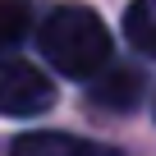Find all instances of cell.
<instances>
[{
  "label": "cell",
  "instance_id": "6da1fadb",
  "mask_svg": "<svg viewBox=\"0 0 156 156\" xmlns=\"http://www.w3.org/2000/svg\"><path fill=\"white\" fill-rule=\"evenodd\" d=\"M37 41H41V55L51 60V69H60L64 78H97L115 51L101 14L87 5H55L46 14Z\"/></svg>",
  "mask_w": 156,
  "mask_h": 156
},
{
  "label": "cell",
  "instance_id": "7a4b0ae2",
  "mask_svg": "<svg viewBox=\"0 0 156 156\" xmlns=\"http://www.w3.org/2000/svg\"><path fill=\"white\" fill-rule=\"evenodd\" d=\"M55 106V87L51 78L28 64V60H0V115H41Z\"/></svg>",
  "mask_w": 156,
  "mask_h": 156
},
{
  "label": "cell",
  "instance_id": "3957f363",
  "mask_svg": "<svg viewBox=\"0 0 156 156\" xmlns=\"http://www.w3.org/2000/svg\"><path fill=\"white\" fill-rule=\"evenodd\" d=\"M92 83V101L101 110H133L138 92H142V73L138 69H101Z\"/></svg>",
  "mask_w": 156,
  "mask_h": 156
},
{
  "label": "cell",
  "instance_id": "277c9868",
  "mask_svg": "<svg viewBox=\"0 0 156 156\" xmlns=\"http://www.w3.org/2000/svg\"><path fill=\"white\" fill-rule=\"evenodd\" d=\"M9 156H115L106 147H92V142H78L69 133H28L14 142Z\"/></svg>",
  "mask_w": 156,
  "mask_h": 156
},
{
  "label": "cell",
  "instance_id": "5b68a950",
  "mask_svg": "<svg viewBox=\"0 0 156 156\" xmlns=\"http://www.w3.org/2000/svg\"><path fill=\"white\" fill-rule=\"evenodd\" d=\"M124 37L133 51L156 60V0H133L124 9Z\"/></svg>",
  "mask_w": 156,
  "mask_h": 156
},
{
  "label": "cell",
  "instance_id": "8992f818",
  "mask_svg": "<svg viewBox=\"0 0 156 156\" xmlns=\"http://www.w3.org/2000/svg\"><path fill=\"white\" fill-rule=\"evenodd\" d=\"M32 23V5L28 0H0V51L14 46Z\"/></svg>",
  "mask_w": 156,
  "mask_h": 156
}]
</instances>
